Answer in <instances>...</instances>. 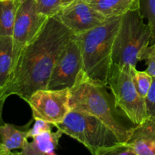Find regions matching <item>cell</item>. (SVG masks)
<instances>
[{"instance_id": "6da1fadb", "label": "cell", "mask_w": 155, "mask_h": 155, "mask_svg": "<svg viewBox=\"0 0 155 155\" xmlns=\"http://www.w3.org/2000/svg\"><path fill=\"white\" fill-rule=\"evenodd\" d=\"M75 36L55 16L48 18L37 36L17 54L0 100L18 95L27 102L33 92L47 89L56 63Z\"/></svg>"}, {"instance_id": "7a4b0ae2", "label": "cell", "mask_w": 155, "mask_h": 155, "mask_svg": "<svg viewBox=\"0 0 155 155\" xmlns=\"http://www.w3.org/2000/svg\"><path fill=\"white\" fill-rule=\"evenodd\" d=\"M107 86L89 78L82 70L70 89L71 110L83 112L102 121L115 133L120 142L126 143L136 125L117 107Z\"/></svg>"}, {"instance_id": "3957f363", "label": "cell", "mask_w": 155, "mask_h": 155, "mask_svg": "<svg viewBox=\"0 0 155 155\" xmlns=\"http://www.w3.org/2000/svg\"><path fill=\"white\" fill-rule=\"evenodd\" d=\"M121 17L108 18L101 25L76 35L81 51L83 71L94 81L107 86L112 64V51Z\"/></svg>"}, {"instance_id": "277c9868", "label": "cell", "mask_w": 155, "mask_h": 155, "mask_svg": "<svg viewBox=\"0 0 155 155\" xmlns=\"http://www.w3.org/2000/svg\"><path fill=\"white\" fill-rule=\"evenodd\" d=\"M144 19L140 8L123 15L114 42L112 65L136 68L138 62L142 61L151 39V30Z\"/></svg>"}, {"instance_id": "5b68a950", "label": "cell", "mask_w": 155, "mask_h": 155, "mask_svg": "<svg viewBox=\"0 0 155 155\" xmlns=\"http://www.w3.org/2000/svg\"><path fill=\"white\" fill-rule=\"evenodd\" d=\"M54 127L84 145L92 155L101 148L113 146L120 142L115 133L95 117L71 110L66 117Z\"/></svg>"}, {"instance_id": "8992f818", "label": "cell", "mask_w": 155, "mask_h": 155, "mask_svg": "<svg viewBox=\"0 0 155 155\" xmlns=\"http://www.w3.org/2000/svg\"><path fill=\"white\" fill-rule=\"evenodd\" d=\"M134 67L112 65L107 81L118 109L134 125L142 124L148 117L145 99L140 95L133 77Z\"/></svg>"}, {"instance_id": "52a82bcc", "label": "cell", "mask_w": 155, "mask_h": 155, "mask_svg": "<svg viewBox=\"0 0 155 155\" xmlns=\"http://www.w3.org/2000/svg\"><path fill=\"white\" fill-rule=\"evenodd\" d=\"M33 120H42L52 124H60L71 111L70 89H39L27 101Z\"/></svg>"}, {"instance_id": "ba28073f", "label": "cell", "mask_w": 155, "mask_h": 155, "mask_svg": "<svg viewBox=\"0 0 155 155\" xmlns=\"http://www.w3.org/2000/svg\"><path fill=\"white\" fill-rule=\"evenodd\" d=\"M48 18L39 12L36 0H19L12 35L15 55L37 36Z\"/></svg>"}, {"instance_id": "9c48e42d", "label": "cell", "mask_w": 155, "mask_h": 155, "mask_svg": "<svg viewBox=\"0 0 155 155\" xmlns=\"http://www.w3.org/2000/svg\"><path fill=\"white\" fill-rule=\"evenodd\" d=\"M83 70L81 51L76 36L69 42L54 68L48 81V89H71Z\"/></svg>"}, {"instance_id": "30bf717a", "label": "cell", "mask_w": 155, "mask_h": 155, "mask_svg": "<svg viewBox=\"0 0 155 155\" xmlns=\"http://www.w3.org/2000/svg\"><path fill=\"white\" fill-rule=\"evenodd\" d=\"M75 35L85 33L107 20L85 0H76L55 15Z\"/></svg>"}, {"instance_id": "8fae6325", "label": "cell", "mask_w": 155, "mask_h": 155, "mask_svg": "<svg viewBox=\"0 0 155 155\" xmlns=\"http://www.w3.org/2000/svg\"><path fill=\"white\" fill-rule=\"evenodd\" d=\"M126 143L137 155H155V116H148L136 125Z\"/></svg>"}, {"instance_id": "7c38bea8", "label": "cell", "mask_w": 155, "mask_h": 155, "mask_svg": "<svg viewBox=\"0 0 155 155\" xmlns=\"http://www.w3.org/2000/svg\"><path fill=\"white\" fill-rule=\"evenodd\" d=\"M63 133L60 130L45 132L30 138L20 151L21 155H56L55 150Z\"/></svg>"}, {"instance_id": "4fadbf2b", "label": "cell", "mask_w": 155, "mask_h": 155, "mask_svg": "<svg viewBox=\"0 0 155 155\" xmlns=\"http://www.w3.org/2000/svg\"><path fill=\"white\" fill-rule=\"evenodd\" d=\"M106 18L121 17L132 10L140 8V0H85Z\"/></svg>"}, {"instance_id": "5bb4252c", "label": "cell", "mask_w": 155, "mask_h": 155, "mask_svg": "<svg viewBox=\"0 0 155 155\" xmlns=\"http://www.w3.org/2000/svg\"><path fill=\"white\" fill-rule=\"evenodd\" d=\"M33 120L24 127H17L10 124L0 125V144L8 150H22L28 141L29 130Z\"/></svg>"}, {"instance_id": "9a60e30c", "label": "cell", "mask_w": 155, "mask_h": 155, "mask_svg": "<svg viewBox=\"0 0 155 155\" xmlns=\"http://www.w3.org/2000/svg\"><path fill=\"white\" fill-rule=\"evenodd\" d=\"M15 57L13 37L12 36H0V92L8 80Z\"/></svg>"}, {"instance_id": "2e32d148", "label": "cell", "mask_w": 155, "mask_h": 155, "mask_svg": "<svg viewBox=\"0 0 155 155\" xmlns=\"http://www.w3.org/2000/svg\"><path fill=\"white\" fill-rule=\"evenodd\" d=\"M19 0L0 1V36L13 35Z\"/></svg>"}, {"instance_id": "e0dca14e", "label": "cell", "mask_w": 155, "mask_h": 155, "mask_svg": "<svg viewBox=\"0 0 155 155\" xmlns=\"http://www.w3.org/2000/svg\"><path fill=\"white\" fill-rule=\"evenodd\" d=\"M140 11L148 21L151 33L150 45H153L155 44V0H140Z\"/></svg>"}, {"instance_id": "ac0fdd59", "label": "cell", "mask_w": 155, "mask_h": 155, "mask_svg": "<svg viewBox=\"0 0 155 155\" xmlns=\"http://www.w3.org/2000/svg\"><path fill=\"white\" fill-rule=\"evenodd\" d=\"M133 77L136 89L140 95L145 99L152 85L153 77L145 71H138L136 68H133Z\"/></svg>"}, {"instance_id": "d6986e66", "label": "cell", "mask_w": 155, "mask_h": 155, "mask_svg": "<svg viewBox=\"0 0 155 155\" xmlns=\"http://www.w3.org/2000/svg\"><path fill=\"white\" fill-rule=\"evenodd\" d=\"M40 13L48 18L55 16L61 10V0H36Z\"/></svg>"}, {"instance_id": "ffe728a7", "label": "cell", "mask_w": 155, "mask_h": 155, "mask_svg": "<svg viewBox=\"0 0 155 155\" xmlns=\"http://www.w3.org/2000/svg\"><path fill=\"white\" fill-rule=\"evenodd\" d=\"M95 155H137V154L127 143H118L113 146L101 148Z\"/></svg>"}, {"instance_id": "44dd1931", "label": "cell", "mask_w": 155, "mask_h": 155, "mask_svg": "<svg viewBox=\"0 0 155 155\" xmlns=\"http://www.w3.org/2000/svg\"><path fill=\"white\" fill-rule=\"evenodd\" d=\"M142 61H145L147 65L145 71L152 77H155V44L148 45L142 55Z\"/></svg>"}, {"instance_id": "7402d4cb", "label": "cell", "mask_w": 155, "mask_h": 155, "mask_svg": "<svg viewBox=\"0 0 155 155\" xmlns=\"http://www.w3.org/2000/svg\"><path fill=\"white\" fill-rule=\"evenodd\" d=\"M34 121L35 123L33 127L29 130V139L42 133H45V132L52 130V128L54 127V125L52 124H50L46 121L42 120H34Z\"/></svg>"}, {"instance_id": "603a6c76", "label": "cell", "mask_w": 155, "mask_h": 155, "mask_svg": "<svg viewBox=\"0 0 155 155\" xmlns=\"http://www.w3.org/2000/svg\"><path fill=\"white\" fill-rule=\"evenodd\" d=\"M145 104L148 116H155V77H153L152 85L145 98Z\"/></svg>"}, {"instance_id": "cb8c5ba5", "label": "cell", "mask_w": 155, "mask_h": 155, "mask_svg": "<svg viewBox=\"0 0 155 155\" xmlns=\"http://www.w3.org/2000/svg\"><path fill=\"white\" fill-rule=\"evenodd\" d=\"M0 155H14V152L0 144Z\"/></svg>"}, {"instance_id": "d4e9b609", "label": "cell", "mask_w": 155, "mask_h": 155, "mask_svg": "<svg viewBox=\"0 0 155 155\" xmlns=\"http://www.w3.org/2000/svg\"><path fill=\"white\" fill-rule=\"evenodd\" d=\"M5 101L0 100V125L5 124L2 119V110H3V106H4Z\"/></svg>"}, {"instance_id": "484cf974", "label": "cell", "mask_w": 155, "mask_h": 155, "mask_svg": "<svg viewBox=\"0 0 155 155\" xmlns=\"http://www.w3.org/2000/svg\"><path fill=\"white\" fill-rule=\"evenodd\" d=\"M74 1H76V0H61V9L72 4Z\"/></svg>"}, {"instance_id": "4316f807", "label": "cell", "mask_w": 155, "mask_h": 155, "mask_svg": "<svg viewBox=\"0 0 155 155\" xmlns=\"http://www.w3.org/2000/svg\"><path fill=\"white\" fill-rule=\"evenodd\" d=\"M14 155H21L20 152H14Z\"/></svg>"}, {"instance_id": "83f0119b", "label": "cell", "mask_w": 155, "mask_h": 155, "mask_svg": "<svg viewBox=\"0 0 155 155\" xmlns=\"http://www.w3.org/2000/svg\"><path fill=\"white\" fill-rule=\"evenodd\" d=\"M0 1H7V0H0Z\"/></svg>"}]
</instances>
